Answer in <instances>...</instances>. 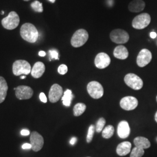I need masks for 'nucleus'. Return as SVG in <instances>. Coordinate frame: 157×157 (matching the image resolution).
Masks as SVG:
<instances>
[{"instance_id": "35", "label": "nucleus", "mask_w": 157, "mask_h": 157, "mask_svg": "<svg viewBox=\"0 0 157 157\" xmlns=\"http://www.w3.org/2000/svg\"><path fill=\"white\" fill-rule=\"evenodd\" d=\"M150 37H151L152 39H155L157 37V33L154 32H152L151 33H150Z\"/></svg>"}, {"instance_id": "3", "label": "nucleus", "mask_w": 157, "mask_h": 157, "mask_svg": "<svg viewBox=\"0 0 157 157\" xmlns=\"http://www.w3.org/2000/svg\"><path fill=\"white\" fill-rule=\"evenodd\" d=\"M31 65L25 60H17L13 63L12 71L15 76L28 75L31 73Z\"/></svg>"}, {"instance_id": "42", "label": "nucleus", "mask_w": 157, "mask_h": 157, "mask_svg": "<svg viewBox=\"0 0 157 157\" xmlns=\"http://www.w3.org/2000/svg\"></svg>"}, {"instance_id": "2", "label": "nucleus", "mask_w": 157, "mask_h": 157, "mask_svg": "<svg viewBox=\"0 0 157 157\" xmlns=\"http://www.w3.org/2000/svg\"><path fill=\"white\" fill-rule=\"evenodd\" d=\"M89 39V33L83 29H78L73 34L71 40L73 47L78 48L84 45Z\"/></svg>"}, {"instance_id": "12", "label": "nucleus", "mask_w": 157, "mask_h": 157, "mask_svg": "<svg viewBox=\"0 0 157 157\" xmlns=\"http://www.w3.org/2000/svg\"><path fill=\"white\" fill-rule=\"evenodd\" d=\"M138 103L139 102L136 98L132 96H127L121 99L120 105L126 111H131L135 109L137 107Z\"/></svg>"}, {"instance_id": "24", "label": "nucleus", "mask_w": 157, "mask_h": 157, "mask_svg": "<svg viewBox=\"0 0 157 157\" xmlns=\"http://www.w3.org/2000/svg\"><path fill=\"white\" fill-rule=\"evenodd\" d=\"M114 133V128L112 125H108L102 131V136L104 139H110Z\"/></svg>"}, {"instance_id": "20", "label": "nucleus", "mask_w": 157, "mask_h": 157, "mask_svg": "<svg viewBox=\"0 0 157 157\" xmlns=\"http://www.w3.org/2000/svg\"><path fill=\"white\" fill-rule=\"evenodd\" d=\"M134 144L136 147L143 148L144 150L148 148L151 146V143L148 139L144 137L139 136L134 139Z\"/></svg>"}, {"instance_id": "30", "label": "nucleus", "mask_w": 157, "mask_h": 157, "mask_svg": "<svg viewBox=\"0 0 157 157\" xmlns=\"http://www.w3.org/2000/svg\"><path fill=\"white\" fill-rule=\"evenodd\" d=\"M51 59H59L58 58V52L55 50H51L49 51Z\"/></svg>"}, {"instance_id": "7", "label": "nucleus", "mask_w": 157, "mask_h": 157, "mask_svg": "<svg viewBox=\"0 0 157 157\" xmlns=\"http://www.w3.org/2000/svg\"><path fill=\"white\" fill-rule=\"evenodd\" d=\"M110 39L112 41L117 44H124L129 41V35L127 32L123 29H117L111 32Z\"/></svg>"}, {"instance_id": "21", "label": "nucleus", "mask_w": 157, "mask_h": 157, "mask_svg": "<svg viewBox=\"0 0 157 157\" xmlns=\"http://www.w3.org/2000/svg\"><path fill=\"white\" fill-rule=\"evenodd\" d=\"M8 86L6 79L0 76V104L4 102L6 99Z\"/></svg>"}, {"instance_id": "11", "label": "nucleus", "mask_w": 157, "mask_h": 157, "mask_svg": "<svg viewBox=\"0 0 157 157\" xmlns=\"http://www.w3.org/2000/svg\"><path fill=\"white\" fill-rule=\"evenodd\" d=\"M32 148L34 151L37 152L41 150L44 145V139L42 136L36 132H33L30 137Z\"/></svg>"}, {"instance_id": "40", "label": "nucleus", "mask_w": 157, "mask_h": 157, "mask_svg": "<svg viewBox=\"0 0 157 157\" xmlns=\"http://www.w3.org/2000/svg\"><path fill=\"white\" fill-rule=\"evenodd\" d=\"M4 13V11H1V15H3Z\"/></svg>"}, {"instance_id": "22", "label": "nucleus", "mask_w": 157, "mask_h": 157, "mask_svg": "<svg viewBox=\"0 0 157 157\" xmlns=\"http://www.w3.org/2000/svg\"><path fill=\"white\" fill-rule=\"evenodd\" d=\"M73 98V95L72 94V91L69 90V89L66 90L62 97L63 104L66 107L71 106V102H72Z\"/></svg>"}, {"instance_id": "19", "label": "nucleus", "mask_w": 157, "mask_h": 157, "mask_svg": "<svg viewBox=\"0 0 157 157\" xmlns=\"http://www.w3.org/2000/svg\"><path fill=\"white\" fill-rule=\"evenodd\" d=\"M132 144L129 141H124L120 143L117 148V153L119 156H125L131 151Z\"/></svg>"}, {"instance_id": "38", "label": "nucleus", "mask_w": 157, "mask_h": 157, "mask_svg": "<svg viewBox=\"0 0 157 157\" xmlns=\"http://www.w3.org/2000/svg\"><path fill=\"white\" fill-rule=\"evenodd\" d=\"M48 1H50L51 2H52V3H54L56 0H48Z\"/></svg>"}, {"instance_id": "13", "label": "nucleus", "mask_w": 157, "mask_h": 157, "mask_svg": "<svg viewBox=\"0 0 157 157\" xmlns=\"http://www.w3.org/2000/svg\"><path fill=\"white\" fill-rule=\"evenodd\" d=\"M111 63V58L105 52H100L95 56L94 63L95 67L98 69H104L108 67Z\"/></svg>"}, {"instance_id": "33", "label": "nucleus", "mask_w": 157, "mask_h": 157, "mask_svg": "<svg viewBox=\"0 0 157 157\" xmlns=\"http://www.w3.org/2000/svg\"><path fill=\"white\" fill-rule=\"evenodd\" d=\"M21 133L23 136H28L30 134V132H29V130H27V129H23L21 131Z\"/></svg>"}, {"instance_id": "31", "label": "nucleus", "mask_w": 157, "mask_h": 157, "mask_svg": "<svg viewBox=\"0 0 157 157\" xmlns=\"http://www.w3.org/2000/svg\"><path fill=\"white\" fill-rule=\"evenodd\" d=\"M40 99L41 101H42L44 103H46L47 102V98L45 96V94L44 93H41L40 94Z\"/></svg>"}, {"instance_id": "39", "label": "nucleus", "mask_w": 157, "mask_h": 157, "mask_svg": "<svg viewBox=\"0 0 157 157\" xmlns=\"http://www.w3.org/2000/svg\"><path fill=\"white\" fill-rule=\"evenodd\" d=\"M25 78H26V76H21V78H22V79Z\"/></svg>"}, {"instance_id": "28", "label": "nucleus", "mask_w": 157, "mask_h": 157, "mask_svg": "<svg viewBox=\"0 0 157 157\" xmlns=\"http://www.w3.org/2000/svg\"><path fill=\"white\" fill-rule=\"evenodd\" d=\"M95 127L93 124L90 125L89 130H88V133H87V136L86 138V140L88 143H90V142L93 140V136L94 135V132H95Z\"/></svg>"}, {"instance_id": "9", "label": "nucleus", "mask_w": 157, "mask_h": 157, "mask_svg": "<svg viewBox=\"0 0 157 157\" xmlns=\"http://www.w3.org/2000/svg\"><path fill=\"white\" fill-rule=\"evenodd\" d=\"M14 90H15L17 98L21 100L30 99L33 94L32 89L27 86H19Z\"/></svg>"}, {"instance_id": "15", "label": "nucleus", "mask_w": 157, "mask_h": 157, "mask_svg": "<svg viewBox=\"0 0 157 157\" xmlns=\"http://www.w3.org/2000/svg\"><path fill=\"white\" fill-rule=\"evenodd\" d=\"M117 133L121 139H126L129 137L130 133V128L127 121H123L119 122L117 128Z\"/></svg>"}, {"instance_id": "25", "label": "nucleus", "mask_w": 157, "mask_h": 157, "mask_svg": "<svg viewBox=\"0 0 157 157\" xmlns=\"http://www.w3.org/2000/svg\"><path fill=\"white\" fill-rule=\"evenodd\" d=\"M144 154V150L137 147L135 148L131 151L130 157H142Z\"/></svg>"}, {"instance_id": "6", "label": "nucleus", "mask_w": 157, "mask_h": 157, "mask_svg": "<svg viewBox=\"0 0 157 157\" xmlns=\"http://www.w3.org/2000/svg\"><path fill=\"white\" fill-rule=\"evenodd\" d=\"M151 22V17L147 13H143L136 16L132 21V26L136 29H143Z\"/></svg>"}, {"instance_id": "29", "label": "nucleus", "mask_w": 157, "mask_h": 157, "mask_svg": "<svg viewBox=\"0 0 157 157\" xmlns=\"http://www.w3.org/2000/svg\"><path fill=\"white\" fill-rule=\"evenodd\" d=\"M58 72L60 75H63L67 73V67L66 65L62 64L58 68Z\"/></svg>"}, {"instance_id": "1", "label": "nucleus", "mask_w": 157, "mask_h": 157, "mask_svg": "<svg viewBox=\"0 0 157 157\" xmlns=\"http://www.w3.org/2000/svg\"><path fill=\"white\" fill-rule=\"evenodd\" d=\"M23 39L30 43H34L38 39L39 32L33 24L26 23L23 24L20 30Z\"/></svg>"}, {"instance_id": "14", "label": "nucleus", "mask_w": 157, "mask_h": 157, "mask_svg": "<svg viewBox=\"0 0 157 157\" xmlns=\"http://www.w3.org/2000/svg\"><path fill=\"white\" fill-rule=\"evenodd\" d=\"M63 94L62 87L59 84H53L49 91L48 98L51 102L55 103L59 101Z\"/></svg>"}, {"instance_id": "4", "label": "nucleus", "mask_w": 157, "mask_h": 157, "mask_svg": "<svg viewBox=\"0 0 157 157\" xmlns=\"http://www.w3.org/2000/svg\"><path fill=\"white\" fill-rule=\"evenodd\" d=\"M20 22L19 17L16 12L12 11L1 21L2 26L8 30L17 28Z\"/></svg>"}, {"instance_id": "32", "label": "nucleus", "mask_w": 157, "mask_h": 157, "mask_svg": "<svg viewBox=\"0 0 157 157\" xmlns=\"http://www.w3.org/2000/svg\"><path fill=\"white\" fill-rule=\"evenodd\" d=\"M23 149L26 150V149H30L32 148V145L31 144H29V143H25L22 146Z\"/></svg>"}, {"instance_id": "37", "label": "nucleus", "mask_w": 157, "mask_h": 157, "mask_svg": "<svg viewBox=\"0 0 157 157\" xmlns=\"http://www.w3.org/2000/svg\"><path fill=\"white\" fill-rule=\"evenodd\" d=\"M155 121L157 122V111L156 113H155Z\"/></svg>"}, {"instance_id": "16", "label": "nucleus", "mask_w": 157, "mask_h": 157, "mask_svg": "<svg viewBox=\"0 0 157 157\" xmlns=\"http://www.w3.org/2000/svg\"><path fill=\"white\" fill-rule=\"evenodd\" d=\"M45 70V65L43 62H37L32 69L31 75L34 78H40L43 76Z\"/></svg>"}, {"instance_id": "8", "label": "nucleus", "mask_w": 157, "mask_h": 157, "mask_svg": "<svg viewBox=\"0 0 157 157\" xmlns=\"http://www.w3.org/2000/svg\"><path fill=\"white\" fill-rule=\"evenodd\" d=\"M87 90L89 95L94 99H99L104 95L103 87L96 81H92L87 84Z\"/></svg>"}, {"instance_id": "5", "label": "nucleus", "mask_w": 157, "mask_h": 157, "mask_svg": "<svg viewBox=\"0 0 157 157\" xmlns=\"http://www.w3.org/2000/svg\"><path fill=\"white\" fill-rule=\"evenodd\" d=\"M124 81L127 86L133 90H140L143 86L142 79L134 73L127 74L124 78Z\"/></svg>"}, {"instance_id": "18", "label": "nucleus", "mask_w": 157, "mask_h": 157, "mask_svg": "<svg viewBox=\"0 0 157 157\" xmlns=\"http://www.w3.org/2000/svg\"><path fill=\"white\" fill-rule=\"evenodd\" d=\"M113 56L118 59L124 60L126 59L129 56V52L124 45H118L114 49Z\"/></svg>"}, {"instance_id": "27", "label": "nucleus", "mask_w": 157, "mask_h": 157, "mask_svg": "<svg viewBox=\"0 0 157 157\" xmlns=\"http://www.w3.org/2000/svg\"><path fill=\"white\" fill-rule=\"evenodd\" d=\"M31 6L34 11L37 12H43V4L39 1H34L31 4Z\"/></svg>"}, {"instance_id": "36", "label": "nucleus", "mask_w": 157, "mask_h": 157, "mask_svg": "<svg viewBox=\"0 0 157 157\" xmlns=\"http://www.w3.org/2000/svg\"><path fill=\"white\" fill-rule=\"evenodd\" d=\"M39 55L40 56H44L46 55V53H45V52L43 51H40L39 52Z\"/></svg>"}, {"instance_id": "23", "label": "nucleus", "mask_w": 157, "mask_h": 157, "mask_svg": "<svg viewBox=\"0 0 157 157\" xmlns=\"http://www.w3.org/2000/svg\"><path fill=\"white\" fill-rule=\"evenodd\" d=\"M86 109V105L83 103H78L73 108V114L75 117H79L82 115Z\"/></svg>"}, {"instance_id": "41", "label": "nucleus", "mask_w": 157, "mask_h": 157, "mask_svg": "<svg viewBox=\"0 0 157 157\" xmlns=\"http://www.w3.org/2000/svg\"><path fill=\"white\" fill-rule=\"evenodd\" d=\"M23 1H29L30 0H23Z\"/></svg>"}, {"instance_id": "17", "label": "nucleus", "mask_w": 157, "mask_h": 157, "mask_svg": "<svg viewBox=\"0 0 157 157\" xmlns=\"http://www.w3.org/2000/svg\"><path fill=\"white\" fill-rule=\"evenodd\" d=\"M146 6V4L143 0H133L129 3L128 8L130 12H140L142 11Z\"/></svg>"}, {"instance_id": "10", "label": "nucleus", "mask_w": 157, "mask_h": 157, "mask_svg": "<svg viewBox=\"0 0 157 157\" xmlns=\"http://www.w3.org/2000/svg\"><path fill=\"white\" fill-rule=\"evenodd\" d=\"M152 59V54L150 51L147 49H143L140 51L137 57V64L139 67H146Z\"/></svg>"}, {"instance_id": "26", "label": "nucleus", "mask_w": 157, "mask_h": 157, "mask_svg": "<svg viewBox=\"0 0 157 157\" xmlns=\"http://www.w3.org/2000/svg\"><path fill=\"white\" fill-rule=\"evenodd\" d=\"M106 124V121L104 118H100L98 121H97L96 126H95V131L97 133H100L102 130L104 129V128Z\"/></svg>"}, {"instance_id": "34", "label": "nucleus", "mask_w": 157, "mask_h": 157, "mask_svg": "<svg viewBox=\"0 0 157 157\" xmlns=\"http://www.w3.org/2000/svg\"><path fill=\"white\" fill-rule=\"evenodd\" d=\"M76 141H77V139H76V137H72V138L71 139L70 143H71V144H72V145H74V144L76 143Z\"/></svg>"}]
</instances>
